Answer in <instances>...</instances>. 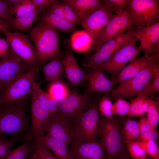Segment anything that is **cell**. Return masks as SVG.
I'll list each match as a JSON object with an SVG mask.
<instances>
[{
  "instance_id": "e0dca14e",
  "label": "cell",
  "mask_w": 159,
  "mask_h": 159,
  "mask_svg": "<svg viewBox=\"0 0 159 159\" xmlns=\"http://www.w3.org/2000/svg\"><path fill=\"white\" fill-rule=\"evenodd\" d=\"M70 145L72 159H106L105 148L100 141L86 142L75 140Z\"/></svg>"
},
{
  "instance_id": "bcb514c9",
  "label": "cell",
  "mask_w": 159,
  "mask_h": 159,
  "mask_svg": "<svg viewBox=\"0 0 159 159\" xmlns=\"http://www.w3.org/2000/svg\"><path fill=\"white\" fill-rule=\"evenodd\" d=\"M9 43L6 39L0 37V58L8 55L11 51Z\"/></svg>"
},
{
  "instance_id": "4316f807",
  "label": "cell",
  "mask_w": 159,
  "mask_h": 159,
  "mask_svg": "<svg viewBox=\"0 0 159 159\" xmlns=\"http://www.w3.org/2000/svg\"><path fill=\"white\" fill-rule=\"evenodd\" d=\"M60 59V57L53 58L43 66L44 81L52 82L60 80L64 70Z\"/></svg>"
},
{
  "instance_id": "3957f363",
  "label": "cell",
  "mask_w": 159,
  "mask_h": 159,
  "mask_svg": "<svg viewBox=\"0 0 159 159\" xmlns=\"http://www.w3.org/2000/svg\"><path fill=\"white\" fill-rule=\"evenodd\" d=\"M28 128L24 102L0 105V137L11 135L21 138L28 132Z\"/></svg>"
},
{
  "instance_id": "5b68a950",
  "label": "cell",
  "mask_w": 159,
  "mask_h": 159,
  "mask_svg": "<svg viewBox=\"0 0 159 159\" xmlns=\"http://www.w3.org/2000/svg\"><path fill=\"white\" fill-rule=\"evenodd\" d=\"M126 8L134 26L145 27L159 22L158 0H129Z\"/></svg>"
},
{
  "instance_id": "f35d334b",
  "label": "cell",
  "mask_w": 159,
  "mask_h": 159,
  "mask_svg": "<svg viewBox=\"0 0 159 159\" xmlns=\"http://www.w3.org/2000/svg\"><path fill=\"white\" fill-rule=\"evenodd\" d=\"M140 141L143 144L148 156L152 159H159V149L157 142L155 140L145 139Z\"/></svg>"
},
{
  "instance_id": "5bb4252c",
  "label": "cell",
  "mask_w": 159,
  "mask_h": 159,
  "mask_svg": "<svg viewBox=\"0 0 159 159\" xmlns=\"http://www.w3.org/2000/svg\"><path fill=\"white\" fill-rule=\"evenodd\" d=\"M134 37L140 41L138 47L149 56H159V22L146 26L135 28Z\"/></svg>"
},
{
  "instance_id": "484cf974",
  "label": "cell",
  "mask_w": 159,
  "mask_h": 159,
  "mask_svg": "<svg viewBox=\"0 0 159 159\" xmlns=\"http://www.w3.org/2000/svg\"><path fill=\"white\" fill-rule=\"evenodd\" d=\"M41 20L42 22L47 24L56 29H57L65 32L72 31L75 27L74 24L54 14L50 9L43 15Z\"/></svg>"
},
{
  "instance_id": "db71d44e",
  "label": "cell",
  "mask_w": 159,
  "mask_h": 159,
  "mask_svg": "<svg viewBox=\"0 0 159 159\" xmlns=\"http://www.w3.org/2000/svg\"><path fill=\"white\" fill-rule=\"evenodd\" d=\"M2 93V92L0 90V98H1V97Z\"/></svg>"
},
{
  "instance_id": "ba28073f",
  "label": "cell",
  "mask_w": 159,
  "mask_h": 159,
  "mask_svg": "<svg viewBox=\"0 0 159 159\" xmlns=\"http://www.w3.org/2000/svg\"><path fill=\"white\" fill-rule=\"evenodd\" d=\"M137 40L134 37L120 47L107 62L92 69H99L106 71L110 75L111 80L114 82L117 74L140 52L136 46Z\"/></svg>"
},
{
  "instance_id": "9a60e30c",
  "label": "cell",
  "mask_w": 159,
  "mask_h": 159,
  "mask_svg": "<svg viewBox=\"0 0 159 159\" xmlns=\"http://www.w3.org/2000/svg\"><path fill=\"white\" fill-rule=\"evenodd\" d=\"M115 15L102 1V5L81 23L84 30L92 38L93 46L98 34Z\"/></svg>"
},
{
  "instance_id": "f546056e",
  "label": "cell",
  "mask_w": 159,
  "mask_h": 159,
  "mask_svg": "<svg viewBox=\"0 0 159 159\" xmlns=\"http://www.w3.org/2000/svg\"><path fill=\"white\" fill-rule=\"evenodd\" d=\"M33 89L37 98L44 106L52 113H56L58 109V101L42 89L36 82L33 84Z\"/></svg>"
},
{
  "instance_id": "9f6ffc18",
  "label": "cell",
  "mask_w": 159,
  "mask_h": 159,
  "mask_svg": "<svg viewBox=\"0 0 159 159\" xmlns=\"http://www.w3.org/2000/svg\"><path fill=\"white\" fill-rule=\"evenodd\" d=\"M1 37V36L0 35V37Z\"/></svg>"
},
{
  "instance_id": "8d00e7d4",
  "label": "cell",
  "mask_w": 159,
  "mask_h": 159,
  "mask_svg": "<svg viewBox=\"0 0 159 159\" xmlns=\"http://www.w3.org/2000/svg\"><path fill=\"white\" fill-rule=\"evenodd\" d=\"M155 101L150 100L149 109L146 112L147 119L151 126L157 129L159 121V100Z\"/></svg>"
},
{
  "instance_id": "52a82bcc",
  "label": "cell",
  "mask_w": 159,
  "mask_h": 159,
  "mask_svg": "<svg viewBox=\"0 0 159 159\" xmlns=\"http://www.w3.org/2000/svg\"><path fill=\"white\" fill-rule=\"evenodd\" d=\"M31 125L28 132L21 139L29 142L44 135L46 126L54 114L52 113L37 98L33 89L30 93Z\"/></svg>"
},
{
  "instance_id": "9c48e42d",
  "label": "cell",
  "mask_w": 159,
  "mask_h": 159,
  "mask_svg": "<svg viewBox=\"0 0 159 159\" xmlns=\"http://www.w3.org/2000/svg\"><path fill=\"white\" fill-rule=\"evenodd\" d=\"M159 64L148 67L143 69L133 77L118 84L111 92L112 97L132 99L145 88Z\"/></svg>"
},
{
  "instance_id": "d6a6232c",
  "label": "cell",
  "mask_w": 159,
  "mask_h": 159,
  "mask_svg": "<svg viewBox=\"0 0 159 159\" xmlns=\"http://www.w3.org/2000/svg\"><path fill=\"white\" fill-rule=\"evenodd\" d=\"M126 150L131 159H145L148 157L140 141H126Z\"/></svg>"
},
{
  "instance_id": "836d02e7",
  "label": "cell",
  "mask_w": 159,
  "mask_h": 159,
  "mask_svg": "<svg viewBox=\"0 0 159 159\" xmlns=\"http://www.w3.org/2000/svg\"><path fill=\"white\" fill-rule=\"evenodd\" d=\"M29 143L25 141L21 145L11 150L4 159H28L31 150Z\"/></svg>"
},
{
  "instance_id": "f5cc1de1",
  "label": "cell",
  "mask_w": 159,
  "mask_h": 159,
  "mask_svg": "<svg viewBox=\"0 0 159 159\" xmlns=\"http://www.w3.org/2000/svg\"><path fill=\"white\" fill-rule=\"evenodd\" d=\"M28 159H41L34 153L33 152L30 155Z\"/></svg>"
},
{
  "instance_id": "4fadbf2b",
  "label": "cell",
  "mask_w": 159,
  "mask_h": 159,
  "mask_svg": "<svg viewBox=\"0 0 159 159\" xmlns=\"http://www.w3.org/2000/svg\"><path fill=\"white\" fill-rule=\"evenodd\" d=\"M5 36L11 51L26 63L39 66L35 49L31 45L28 35L18 32H9Z\"/></svg>"
},
{
  "instance_id": "30bf717a",
  "label": "cell",
  "mask_w": 159,
  "mask_h": 159,
  "mask_svg": "<svg viewBox=\"0 0 159 159\" xmlns=\"http://www.w3.org/2000/svg\"><path fill=\"white\" fill-rule=\"evenodd\" d=\"M90 97L79 93L74 88L65 98L58 101L55 114L70 122L74 121L89 108L91 103Z\"/></svg>"
},
{
  "instance_id": "f1b7e54d",
  "label": "cell",
  "mask_w": 159,
  "mask_h": 159,
  "mask_svg": "<svg viewBox=\"0 0 159 159\" xmlns=\"http://www.w3.org/2000/svg\"><path fill=\"white\" fill-rule=\"evenodd\" d=\"M122 125L125 142L137 140L139 138L140 127L138 121L130 117L122 118Z\"/></svg>"
},
{
  "instance_id": "4dcf8cb0",
  "label": "cell",
  "mask_w": 159,
  "mask_h": 159,
  "mask_svg": "<svg viewBox=\"0 0 159 159\" xmlns=\"http://www.w3.org/2000/svg\"><path fill=\"white\" fill-rule=\"evenodd\" d=\"M138 121L140 127L139 140L151 139L157 142L159 139V133L157 129L153 128L149 123L146 117L143 115L140 116Z\"/></svg>"
},
{
  "instance_id": "e575fe53",
  "label": "cell",
  "mask_w": 159,
  "mask_h": 159,
  "mask_svg": "<svg viewBox=\"0 0 159 159\" xmlns=\"http://www.w3.org/2000/svg\"><path fill=\"white\" fill-rule=\"evenodd\" d=\"M98 106L100 117L107 118L114 117L113 103L107 95H105L101 98Z\"/></svg>"
},
{
  "instance_id": "d590c367",
  "label": "cell",
  "mask_w": 159,
  "mask_h": 159,
  "mask_svg": "<svg viewBox=\"0 0 159 159\" xmlns=\"http://www.w3.org/2000/svg\"><path fill=\"white\" fill-rule=\"evenodd\" d=\"M159 92V69H158L155 72L146 86L140 93L148 98H152Z\"/></svg>"
},
{
  "instance_id": "c3c4849f",
  "label": "cell",
  "mask_w": 159,
  "mask_h": 159,
  "mask_svg": "<svg viewBox=\"0 0 159 159\" xmlns=\"http://www.w3.org/2000/svg\"><path fill=\"white\" fill-rule=\"evenodd\" d=\"M50 9L54 14L65 19L64 9L62 3H59L58 1L52 5Z\"/></svg>"
},
{
  "instance_id": "8992f818",
  "label": "cell",
  "mask_w": 159,
  "mask_h": 159,
  "mask_svg": "<svg viewBox=\"0 0 159 159\" xmlns=\"http://www.w3.org/2000/svg\"><path fill=\"white\" fill-rule=\"evenodd\" d=\"M100 117L98 104L91 103L89 108L74 121L75 140L86 142L97 140Z\"/></svg>"
},
{
  "instance_id": "1f68e13d",
  "label": "cell",
  "mask_w": 159,
  "mask_h": 159,
  "mask_svg": "<svg viewBox=\"0 0 159 159\" xmlns=\"http://www.w3.org/2000/svg\"><path fill=\"white\" fill-rule=\"evenodd\" d=\"M70 91L67 85L59 80L51 82L48 87L47 93L59 101L65 98Z\"/></svg>"
},
{
  "instance_id": "44dd1931",
  "label": "cell",
  "mask_w": 159,
  "mask_h": 159,
  "mask_svg": "<svg viewBox=\"0 0 159 159\" xmlns=\"http://www.w3.org/2000/svg\"><path fill=\"white\" fill-rule=\"evenodd\" d=\"M135 28L107 41L96 51L97 55L104 60H109L120 47L134 37Z\"/></svg>"
},
{
  "instance_id": "83f0119b",
  "label": "cell",
  "mask_w": 159,
  "mask_h": 159,
  "mask_svg": "<svg viewBox=\"0 0 159 159\" xmlns=\"http://www.w3.org/2000/svg\"><path fill=\"white\" fill-rule=\"evenodd\" d=\"M150 99L141 93L132 100L128 116L132 118L140 116L146 113L148 111Z\"/></svg>"
},
{
  "instance_id": "7dc6e473",
  "label": "cell",
  "mask_w": 159,
  "mask_h": 159,
  "mask_svg": "<svg viewBox=\"0 0 159 159\" xmlns=\"http://www.w3.org/2000/svg\"><path fill=\"white\" fill-rule=\"evenodd\" d=\"M36 8L40 11L48 8L51 7L52 5L58 1L56 0H32Z\"/></svg>"
},
{
  "instance_id": "7402d4cb",
  "label": "cell",
  "mask_w": 159,
  "mask_h": 159,
  "mask_svg": "<svg viewBox=\"0 0 159 159\" xmlns=\"http://www.w3.org/2000/svg\"><path fill=\"white\" fill-rule=\"evenodd\" d=\"M69 5L77 15L78 22L82 23L102 4L101 0H64Z\"/></svg>"
},
{
  "instance_id": "2e32d148",
  "label": "cell",
  "mask_w": 159,
  "mask_h": 159,
  "mask_svg": "<svg viewBox=\"0 0 159 159\" xmlns=\"http://www.w3.org/2000/svg\"><path fill=\"white\" fill-rule=\"evenodd\" d=\"M45 132L49 137L61 140L68 145H70L76 139L70 122L55 113L48 122Z\"/></svg>"
},
{
  "instance_id": "ab89813d",
  "label": "cell",
  "mask_w": 159,
  "mask_h": 159,
  "mask_svg": "<svg viewBox=\"0 0 159 159\" xmlns=\"http://www.w3.org/2000/svg\"><path fill=\"white\" fill-rule=\"evenodd\" d=\"M36 8L32 0H24L20 4L12 9V15L15 18L26 14Z\"/></svg>"
},
{
  "instance_id": "f6af8a7d",
  "label": "cell",
  "mask_w": 159,
  "mask_h": 159,
  "mask_svg": "<svg viewBox=\"0 0 159 159\" xmlns=\"http://www.w3.org/2000/svg\"><path fill=\"white\" fill-rule=\"evenodd\" d=\"M61 2L64 9L65 19L69 22L74 24L78 22L77 15L71 6L69 4L62 1Z\"/></svg>"
},
{
  "instance_id": "ac0fdd59",
  "label": "cell",
  "mask_w": 159,
  "mask_h": 159,
  "mask_svg": "<svg viewBox=\"0 0 159 159\" xmlns=\"http://www.w3.org/2000/svg\"><path fill=\"white\" fill-rule=\"evenodd\" d=\"M157 64H159V56H149L144 54L141 57H135L117 74L115 84H119L129 80L145 68Z\"/></svg>"
},
{
  "instance_id": "681fc988",
  "label": "cell",
  "mask_w": 159,
  "mask_h": 159,
  "mask_svg": "<svg viewBox=\"0 0 159 159\" xmlns=\"http://www.w3.org/2000/svg\"><path fill=\"white\" fill-rule=\"evenodd\" d=\"M9 32V29L7 22L0 17V32L5 35Z\"/></svg>"
},
{
  "instance_id": "74e56055",
  "label": "cell",
  "mask_w": 159,
  "mask_h": 159,
  "mask_svg": "<svg viewBox=\"0 0 159 159\" xmlns=\"http://www.w3.org/2000/svg\"><path fill=\"white\" fill-rule=\"evenodd\" d=\"M113 103V110L114 115L120 117L127 115L130 110V103L125 99L118 97L115 99Z\"/></svg>"
},
{
  "instance_id": "cb8c5ba5",
  "label": "cell",
  "mask_w": 159,
  "mask_h": 159,
  "mask_svg": "<svg viewBox=\"0 0 159 159\" xmlns=\"http://www.w3.org/2000/svg\"><path fill=\"white\" fill-rule=\"evenodd\" d=\"M72 48L78 52H87L91 51L93 42L90 36L84 30L74 32L70 39Z\"/></svg>"
},
{
  "instance_id": "816d5d0a",
  "label": "cell",
  "mask_w": 159,
  "mask_h": 159,
  "mask_svg": "<svg viewBox=\"0 0 159 159\" xmlns=\"http://www.w3.org/2000/svg\"><path fill=\"white\" fill-rule=\"evenodd\" d=\"M116 159H131L127 150Z\"/></svg>"
},
{
  "instance_id": "7a4b0ae2",
  "label": "cell",
  "mask_w": 159,
  "mask_h": 159,
  "mask_svg": "<svg viewBox=\"0 0 159 159\" xmlns=\"http://www.w3.org/2000/svg\"><path fill=\"white\" fill-rule=\"evenodd\" d=\"M30 35L39 65L53 58H61L59 37L55 29L42 22L31 30Z\"/></svg>"
},
{
  "instance_id": "603a6c76",
  "label": "cell",
  "mask_w": 159,
  "mask_h": 159,
  "mask_svg": "<svg viewBox=\"0 0 159 159\" xmlns=\"http://www.w3.org/2000/svg\"><path fill=\"white\" fill-rule=\"evenodd\" d=\"M33 140L50 149L59 159H72L68 145L60 140L44 135Z\"/></svg>"
},
{
  "instance_id": "6da1fadb",
  "label": "cell",
  "mask_w": 159,
  "mask_h": 159,
  "mask_svg": "<svg viewBox=\"0 0 159 159\" xmlns=\"http://www.w3.org/2000/svg\"><path fill=\"white\" fill-rule=\"evenodd\" d=\"M122 118L100 117L97 135L104 146L106 159H116L127 151L122 125Z\"/></svg>"
},
{
  "instance_id": "b9f144b4",
  "label": "cell",
  "mask_w": 159,
  "mask_h": 159,
  "mask_svg": "<svg viewBox=\"0 0 159 159\" xmlns=\"http://www.w3.org/2000/svg\"><path fill=\"white\" fill-rule=\"evenodd\" d=\"M104 3L108 6L116 15L120 14L127 6L129 0H104Z\"/></svg>"
},
{
  "instance_id": "f907efd6",
  "label": "cell",
  "mask_w": 159,
  "mask_h": 159,
  "mask_svg": "<svg viewBox=\"0 0 159 159\" xmlns=\"http://www.w3.org/2000/svg\"><path fill=\"white\" fill-rule=\"evenodd\" d=\"M9 5L12 8L17 6L21 3L24 0H6Z\"/></svg>"
},
{
  "instance_id": "d4e9b609",
  "label": "cell",
  "mask_w": 159,
  "mask_h": 159,
  "mask_svg": "<svg viewBox=\"0 0 159 159\" xmlns=\"http://www.w3.org/2000/svg\"><path fill=\"white\" fill-rule=\"evenodd\" d=\"M40 10L36 8L30 12L19 17L13 18L8 24L9 30L26 31L29 30Z\"/></svg>"
},
{
  "instance_id": "ee69618b",
  "label": "cell",
  "mask_w": 159,
  "mask_h": 159,
  "mask_svg": "<svg viewBox=\"0 0 159 159\" xmlns=\"http://www.w3.org/2000/svg\"><path fill=\"white\" fill-rule=\"evenodd\" d=\"M12 9L6 0H0V17L5 21L7 24L13 17Z\"/></svg>"
},
{
  "instance_id": "11a10c76",
  "label": "cell",
  "mask_w": 159,
  "mask_h": 159,
  "mask_svg": "<svg viewBox=\"0 0 159 159\" xmlns=\"http://www.w3.org/2000/svg\"><path fill=\"white\" fill-rule=\"evenodd\" d=\"M145 159H149V158H148V157Z\"/></svg>"
},
{
  "instance_id": "ffe728a7",
  "label": "cell",
  "mask_w": 159,
  "mask_h": 159,
  "mask_svg": "<svg viewBox=\"0 0 159 159\" xmlns=\"http://www.w3.org/2000/svg\"><path fill=\"white\" fill-rule=\"evenodd\" d=\"M62 62L71 87L78 86L85 80V73L79 67L76 58L71 51H66Z\"/></svg>"
},
{
  "instance_id": "d6986e66",
  "label": "cell",
  "mask_w": 159,
  "mask_h": 159,
  "mask_svg": "<svg viewBox=\"0 0 159 159\" xmlns=\"http://www.w3.org/2000/svg\"><path fill=\"white\" fill-rule=\"evenodd\" d=\"M85 80L88 85L85 94L89 95L95 92L111 93L115 88L114 82L107 77L104 71L99 69H90L85 74Z\"/></svg>"
},
{
  "instance_id": "277c9868",
  "label": "cell",
  "mask_w": 159,
  "mask_h": 159,
  "mask_svg": "<svg viewBox=\"0 0 159 159\" xmlns=\"http://www.w3.org/2000/svg\"><path fill=\"white\" fill-rule=\"evenodd\" d=\"M36 66L23 74L11 82L3 91L0 105L11 103H24L30 95L39 70Z\"/></svg>"
},
{
  "instance_id": "7c38bea8",
  "label": "cell",
  "mask_w": 159,
  "mask_h": 159,
  "mask_svg": "<svg viewBox=\"0 0 159 159\" xmlns=\"http://www.w3.org/2000/svg\"><path fill=\"white\" fill-rule=\"evenodd\" d=\"M35 66L26 63L11 50L0 59V90L2 92L18 77Z\"/></svg>"
},
{
  "instance_id": "7bdbcfd3",
  "label": "cell",
  "mask_w": 159,
  "mask_h": 159,
  "mask_svg": "<svg viewBox=\"0 0 159 159\" xmlns=\"http://www.w3.org/2000/svg\"><path fill=\"white\" fill-rule=\"evenodd\" d=\"M19 138L17 137H12L10 139L5 140L0 137V159H3L11 151V146Z\"/></svg>"
},
{
  "instance_id": "60d3db41",
  "label": "cell",
  "mask_w": 159,
  "mask_h": 159,
  "mask_svg": "<svg viewBox=\"0 0 159 159\" xmlns=\"http://www.w3.org/2000/svg\"><path fill=\"white\" fill-rule=\"evenodd\" d=\"M31 149L41 159H58L54 156L44 146L37 141L33 140Z\"/></svg>"
},
{
  "instance_id": "8fae6325",
  "label": "cell",
  "mask_w": 159,
  "mask_h": 159,
  "mask_svg": "<svg viewBox=\"0 0 159 159\" xmlns=\"http://www.w3.org/2000/svg\"><path fill=\"white\" fill-rule=\"evenodd\" d=\"M134 28L126 7L120 15H115L97 35L91 50H97L104 43L120 34Z\"/></svg>"
}]
</instances>
